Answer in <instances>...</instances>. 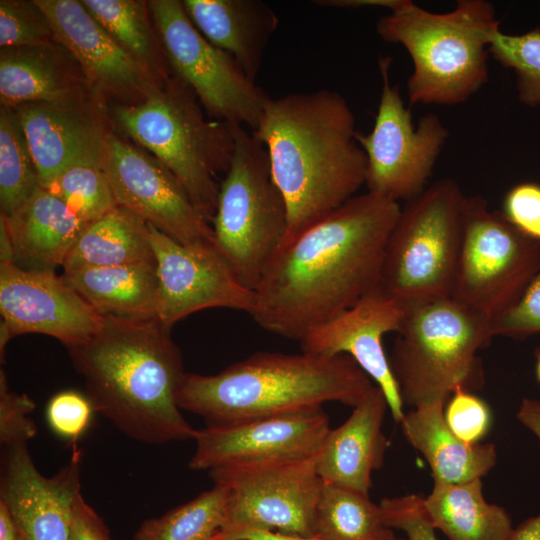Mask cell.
<instances>
[{
  "label": "cell",
  "mask_w": 540,
  "mask_h": 540,
  "mask_svg": "<svg viewBox=\"0 0 540 540\" xmlns=\"http://www.w3.org/2000/svg\"><path fill=\"white\" fill-rule=\"evenodd\" d=\"M82 221L90 223L118 204L98 162L74 165L63 171L48 187Z\"/></svg>",
  "instance_id": "cell-34"
},
{
  "label": "cell",
  "mask_w": 540,
  "mask_h": 540,
  "mask_svg": "<svg viewBox=\"0 0 540 540\" xmlns=\"http://www.w3.org/2000/svg\"><path fill=\"white\" fill-rule=\"evenodd\" d=\"M389 409L375 386L340 426L330 429L316 459V471L326 482L369 494L372 472L381 468L389 441L382 426Z\"/></svg>",
  "instance_id": "cell-23"
},
{
  "label": "cell",
  "mask_w": 540,
  "mask_h": 540,
  "mask_svg": "<svg viewBox=\"0 0 540 540\" xmlns=\"http://www.w3.org/2000/svg\"><path fill=\"white\" fill-rule=\"evenodd\" d=\"M62 276L103 315L157 318L156 262L83 268Z\"/></svg>",
  "instance_id": "cell-27"
},
{
  "label": "cell",
  "mask_w": 540,
  "mask_h": 540,
  "mask_svg": "<svg viewBox=\"0 0 540 540\" xmlns=\"http://www.w3.org/2000/svg\"><path fill=\"white\" fill-rule=\"evenodd\" d=\"M187 16L213 45L230 54L256 79L278 17L261 0H184Z\"/></svg>",
  "instance_id": "cell-24"
},
{
  "label": "cell",
  "mask_w": 540,
  "mask_h": 540,
  "mask_svg": "<svg viewBox=\"0 0 540 540\" xmlns=\"http://www.w3.org/2000/svg\"><path fill=\"white\" fill-rule=\"evenodd\" d=\"M407 307L380 285L354 306L305 336L302 352L350 356L384 393L391 415L400 423L405 412L399 388L383 347V337L399 332Z\"/></svg>",
  "instance_id": "cell-19"
},
{
  "label": "cell",
  "mask_w": 540,
  "mask_h": 540,
  "mask_svg": "<svg viewBox=\"0 0 540 540\" xmlns=\"http://www.w3.org/2000/svg\"><path fill=\"white\" fill-rule=\"evenodd\" d=\"M35 2L47 16L55 40L72 55L90 85L106 101L120 105L138 104L161 86L81 1Z\"/></svg>",
  "instance_id": "cell-18"
},
{
  "label": "cell",
  "mask_w": 540,
  "mask_h": 540,
  "mask_svg": "<svg viewBox=\"0 0 540 540\" xmlns=\"http://www.w3.org/2000/svg\"><path fill=\"white\" fill-rule=\"evenodd\" d=\"M424 506L435 528L449 540H509L514 530L507 511L485 500L481 479L434 482Z\"/></svg>",
  "instance_id": "cell-28"
},
{
  "label": "cell",
  "mask_w": 540,
  "mask_h": 540,
  "mask_svg": "<svg viewBox=\"0 0 540 540\" xmlns=\"http://www.w3.org/2000/svg\"><path fill=\"white\" fill-rule=\"evenodd\" d=\"M69 540H112L104 521L85 501L81 491L73 503Z\"/></svg>",
  "instance_id": "cell-43"
},
{
  "label": "cell",
  "mask_w": 540,
  "mask_h": 540,
  "mask_svg": "<svg viewBox=\"0 0 540 540\" xmlns=\"http://www.w3.org/2000/svg\"><path fill=\"white\" fill-rule=\"evenodd\" d=\"M148 5L172 74L193 90L210 118L254 131L270 96L197 30L182 1Z\"/></svg>",
  "instance_id": "cell-11"
},
{
  "label": "cell",
  "mask_w": 540,
  "mask_h": 540,
  "mask_svg": "<svg viewBox=\"0 0 540 540\" xmlns=\"http://www.w3.org/2000/svg\"><path fill=\"white\" fill-rule=\"evenodd\" d=\"M316 5L337 8L382 7L391 11L396 10L403 0H317Z\"/></svg>",
  "instance_id": "cell-46"
},
{
  "label": "cell",
  "mask_w": 540,
  "mask_h": 540,
  "mask_svg": "<svg viewBox=\"0 0 540 540\" xmlns=\"http://www.w3.org/2000/svg\"><path fill=\"white\" fill-rule=\"evenodd\" d=\"M5 220L13 263L26 270L54 271L88 224L79 219L55 194L39 187Z\"/></svg>",
  "instance_id": "cell-25"
},
{
  "label": "cell",
  "mask_w": 540,
  "mask_h": 540,
  "mask_svg": "<svg viewBox=\"0 0 540 540\" xmlns=\"http://www.w3.org/2000/svg\"><path fill=\"white\" fill-rule=\"evenodd\" d=\"M372 381L348 355L258 352L217 374L185 373L176 401L206 426H219L319 411L328 402L354 408Z\"/></svg>",
  "instance_id": "cell-4"
},
{
  "label": "cell",
  "mask_w": 540,
  "mask_h": 540,
  "mask_svg": "<svg viewBox=\"0 0 540 540\" xmlns=\"http://www.w3.org/2000/svg\"><path fill=\"white\" fill-rule=\"evenodd\" d=\"M491 331L517 339L540 333V268L515 305L491 321Z\"/></svg>",
  "instance_id": "cell-40"
},
{
  "label": "cell",
  "mask_w": 540,
  "mask_h": 540,
  "mask_svg": "<svg viewBox=\"0 0 540 540\" xmlns=\"http://www.w3.org/2000/svg\"><path fill=\"white\" fill-rule=\"evenodd\" d=\"M539 268V241L491 210L482 196H466L453 300L493 321L515 305Z\"/></svg>",
  "instance_id": "cell-10"
},
{
  "label": "cell",
  "mask_w": 540,
  "mask_h": 540,
  "mask_svg": "<svg viewBox=\"0 0 540 540\" xmlns=\"http://www.w3.org/2000/svg\"><path fill=\"white\" fill-rule=\"evenodd\" d=\"M233 132L234 154L211 223L218 249L254 291L285 244L288 210L264 144L243 126L233 125Z\"/></svg>",
  "instance_id": "cell-8"
},
{
  "label": "cell",
  "mask_w": 540,
  "mask_h": 540,
  "mask_svg": "<svg viewBox=\"0 0 540 540\" xmlns=\"http://www.w3.org/2000/svg\"><path fill=\"white\" fill-rule=\"evenodd\" d=\"M397 202L357 194L278 252L254 289L250 315L263 329L301 341L380 285Z\"/></svg>",
  "instance_id": "cell-1"
},
{
  "label": "cell",
  "mask_w": 540,
  "mask_h": 540,
  "mask_svg": "<svg viewBox=\"0 0 540 540\" xmlns=\"http://www.w3.org/2000/svg\"><path fill=\"white\" fill-rule=\"evenodd\" d=\"M213 540H323L318 536L291 535L268 530H244Z\"/></svg>",
  "instance_id": "cell-44"
},
{
  "label": "cell",
  "mask_w": 540,
  "mask_h": 540,
  "mask_svg": "<svg viewBox=\"0 0 540 540\" xmlns=\"http://www.w3.org/2000/svg\"><path fill=\"white\" fill-rule=\"evenodd\" d=\"M466 196L451 178L406 202L389 236L380 286L405 306L450 298Z\"/></svg>",
  "instance_id": "cell-9"
},
{
  "label": "cell",
  "mask_w": 540,
  "mask_h": 540,
  "mask_svg": "<svg viewBox=\"0 0 540 540\" xmlns=\"http://www.w3.org/2000/svg\"><path fill=\"white\" fill-rule=\"evenodd\" d=\"M146 262H156L148 224L117 206L85 226L62 268L65 272Z\"/></svg>",
  "instance_id": "cell-29"
},
{
  "label": "cell",
  "mask_w": 540,
  "mask_h": 540,
  "mask_svg": "<svg viewBox=\"0 0 540 540\" xmlns=\"http://www.w3.org/2000/svg\"><path fill=\"white\" fill-rule=\"evenodd\" d=\"M105 30L160 85L171 76L148 1L81 0Z\"/></svg>",
  "instance_id": "cell-30"
},
{
  "label": "cell",
  "mask_w": 540,
  "mask_h": 540,
  "mask_svg": "<svg viewBox=\"0 0 540 540\" xmlns=\"http://www.w3.org/2000/svg\"><path fill=\"white\" fill-rule=\"evenodd\" d=\"M227 491L214 484L160 517L144 521L133 540H213L223 527Z\"/></svg>",
  "instance_id": "cell-32"
},
{
  "label": "cell",
  "mask_w": 540,
  "mask_h": 540,
  "mask_svg": "<svg viewBox=\"0 0 540 540\" xmlns=\"http://www.w3.org/2000/svg\"><path fill=\"white\" fill-rule=\"evenodd\" d=\"M20 537L9 507L0 499V540H19Z\"/></svg>",
  "instance_id": "cell-48"
},
{
  "label": "cell",
  "mask_w": 540,
  "mask_h": 540,
  "mask_svg": "<svg viewBox=\"0 0 540 540\" xmlns=\"http://www.w3.org/2000/svg\"><path fill=\"white\" fill-rule=\"evenodd\" d=\"M94 408L87 396L65 390L54 395L46 410L51 429L74 443L90 424Z\"/></svg>",
  "instance_id": "cell-41"
},
{
  "label": "cell",
  "mask_w": 540,
  "mask_h": 540,
  "mask_svg": "<svg viewBox=\"0 0 540 540\" xmlns=\"http://www.w3.org/2000/svg\"><path fill=\"white\" fill-rule=\"evenodd\" d=\"M517 418L540 441V401L531 398L523 399L517 411Z\"/></svg>",
  "instance_id": "cell-45"
},
{
  "label": "cell",
  "mask_w": 540,
  "mask_h": 540,
  "mask_svg": "<svg viewBox=\"0 0 540 540\" xmlns=\"http://www.w3.org/2000/svg\"><path fill=\"white\" fill-rule=\"evenodd\" d=\"M50 22L33 1H0V46L12 48L54 42Z\"/></svg>",
  "instance_id": "cell-36"
},
{
  "label": "cell",
  "mask_w": 540,
  "mask_h": 540,
  "mask_svg": "<svg viewBox=\"0 0 540 540\" xmlns=\"http://www.w3.org/2000/svg\"><path fill=\"white\" fill-rule=\"evenodd\" d=\"M19 540H23V539L20 537Z\"/></svg>",
  "instance_id": "cell-51"
},
{
  "label": "cell",
  "mask_w": 540,
  "mask_h": 540,
  "mask_svg": "<svg viewBox=\"0 0 540 540\" xmlns=\"http://www.w3.org/2000/svg\"><path fill=\"white\" fill-rule=\"evenodd\" d=\"M444 406L434 403L405 413L399 424L406 440L423 454L434 482L457 484L481 479L496 464L495 446L460 440L444 420Z\"/></svg>",
  "instance_id": "cell-26"
},
{
  "label": "cell",
  "mask_w": 540,
  "mask_h": 540,
  "mask_svg": "<svg viewBox=\"0 0 540 540\" xmlns=\"http://www.w3.org/2000/svg\"><path fill=\"white\" fill-rule=\"evenodd\" d=\"M390 57L379 59L382 89L377 114L368 134L356 132L366 155L368 192L397 202L409 201L427 187L448 130L435 113L414 125L398 84L390 82Z\"/></svg>",
  "instance_id": "cell-12"
},
{
  "label": "cell",
  "mask_w": 540,
  "mask_h": 540,
  "mask_svg": "<svg viewBox=\"0 0 540 540\" xmlns=\"http://www.w3.org/2000/svg\"><path fill=\"white\" fill-rule=\"evenodd\" d=\"M98 164L118 206L181 244L217 247L212 226L175 176L153 155L111 130L105 137Z\"/></svg>",
  "instance_id": "cell-14"
},
{
  "label": "cell",
  "mask_w": 540,
  "mask_h": 540,
  "mask_svg": "<svg viewBox=\"0 0 540 540\" xmlns=\"http://www.w3.org/2000/svg\"><path fill=\"white\" fill-rule=\"evenodd\" d=\"M26 137L15 111L0 108V208L6 217L18 210L40 187Z\"/></svg>",
  "instance_id": "cell-33"
},
{
  "label": "cell",
  "mask_w": 540,
  "mask_h": 540,
  "mask_svg": "<svg viewBox=\"0 0 540 540\" xmlns=\"http://www.w3.org/2000/svg\"><path fill=\"white\" fill-rule=\"evenodd\" d=\"M107 102L76 105L26 103L13 108L26 137L40 185L48 187L63 171L98 162L111 131Z\"/></svg>",
  "instance_id": "cell-21"
},
{
  "label": "cell",
  "mask_w": 540,
  "mask_h": 540,
  "mask_svg": "<svg viewBox=\"0 0 540 540\" xmlns=\"http://www.w3.org/2000/svg\"><path fill=\"white\" fill-rule=\"evenodd\" d=\"M316 459L209 471L214 484L227 491L224 524L214 538L244 530L313 536L322 484Z\"/></svg>",
  "instance_id": "cell-13"
},
{
  "label": "cell",
  "mask_w": 540,
  "mask_h": 540,
  "mask_svg": "<svg viewBox=\"0 0 540 540\" xmlns=\"http://www.w3.org/2000/svg\"><path fill=\"white\" fill-rule=\"evenodd\" d=\"M509 540H540V513L514 528Z\"/></svg>",
  "instance_id": "cell-47"
},
{
  "label": "cell",
  "mask_w": 540,
  "mask_h": 540,
  "mask_svg": "<svg viewBox=\"0 0 540 540\" xmlns=\"http://www.w3.org/2000/svg\"><path fill=\"white\" fill-rule=\"evenodd\" d=\"M94 411L129 438L163 444L194 439L176 394L185 375L171 329L157 318L104 315L89 340L67 348Z\"/></svg>",
  "instance_id": "cell-3"
},
{
  "label": "cell",
  "mask_w": 540,
  "mask_h": 540,
  "mask_svg": "<svg viewBox=\"0 0 540 540\" xmlns=\"http://www.w3.org/2000/svg\"><path fill=\"white\" fill-rule=\"evenodd\" d=\"M501 213L526 236L540 242V185L524 182L505 195Z\"/></svg>",
  "instance_id": "cell-42"
},
{
  "label": "cell",
  "mask_w": 540,
  "mask_h": 540,
  "mask_svg": "<svg viewBox=\"0 0 540 540\" xmlns=\"http://www.w3.org/2000/svg\"><path fill=\"white\" fill-rule=\"evenodd\" d=\"M407 307L389 358L403 404H446L483 382L477 352L493 338L491 321L450 298Z\"/></svg>",
  "instance_id": "cell-7"
},
{
  "label": "cell",
  "mask_w": 540,
  "mask_h": 540,
  "mask_svg": "<svg viewBox=\"0 0 540 540\" xmlns=\"http://www.w3.org/2000/svg\"><path fill=\"white\" fill-rule=\"evenodd\" d=\"M489 54L516 75L518 99L529 107L540 104V27L520 35L497 30L489 44Z\"/></svg>",
  "instance_id": "cell-35"
},
{
  "label": "cell",
  "mask_w": 540,
  "mask_h": 540,
  "mask_svg": "<svg viewBox=\"0 0 540 540\" xmlns=\"http://www.w3.org/2000/svg\"><path fill=\"white\" fill-rule=\"evenodd\" d=\"M499 29L495 7L486 0H459L445 13L403 0L376 24L382 40L402 45L411 57V105H457L478 92L488 80V48Z\"/></svg>",
  "instance_id": "cell-5"
},
{
  "label": "cell",
  "mask_w": 540,
  "mask_h": 540,
  "mask_svg": "<svg viewBox=\"0 0 540 540\" xmlns=\"http://www.w3.org/2000/svg\"><path fill=\"white\" fill-rule=\"evenodd\" d=\"M536 364H535V373L538 382L540 383V349H537L535 352Z\"/></svg>",
  "instance_id": "cell-49"
},
{
  "label": "cell",
  "mask_w": 540,
  "mask_h": 540,
  "mask_svg": "<svg viewBox=\"0 0 540 540\" xmlns=\"http://www.w3.org/2000/svg\"><path fill=\"white\" fill-rule=\"evenodd\" d=\"M379 507L386 526L401 530L406 540H438L424 497L417 494L387 497L380 501Z\"/></svg>",
  "instance_id": "cell-38"
},
{
  "label": "cell",
  "mask_w": 540,
  "mask_h": 540,
  "mask_svg": "<svg viewBox=\"0 0 540 540\" xmlns=\"http://www.w3.org/2000/svg\"><path fill=\"white\" fill-rule=\"evenodd\" d=\"M329 430L322 410L206 426L196 431L188 466L211 471L311 458Z\"/></svg>",
  "instance_id": "cell-17"
},
{
  "label": "cell",
  "mask_w": 540,
  "mask_h": 540,
  "mask_svg": "<svg viewBox=\"0 0 540 540\" xmlns=\"http://www.w3.org/2000/svg\"><path fill=\"white\" fill-rule=\"evenodd\" d=\"M251 132L267 149L274 182L287 205L285 244L365 184L367 161L355 137V117L335 91L269 97Z\"/></svg>",
  "instance_id": "cell-2"
},
{
  "label": "cell",
  "mask_w": 540,
  "mask_h": 540,
  "mask_svg": "<svg viewBox=\"0 0 540 540\" xmlns=\"http://www.w3.org/2000/svg\"><path fill=\"white\" fill-rule=\"evenodd\" d=\"M444 420L460 440L477 444L488 433L492 415L483 399L471 391L458 389L444 406Z\"/></svg>",
  "instance_id": "cell-37"
},
{
  "label": "cell",
  "mask_w": 540,
  "mask_h": 540,
  "mask_svg": "<svg viewBox=\"0 0 540 540\" xmlns=\"http://www.w3.org/2000/svg\"><path fill=\"white\" fill-rule=\"evenodd\" d=\"M313 532L323 540H393L368 494L322 480Z\"/></svg>",
  "instance_id": "cell-31"
},
{
  "label": "cell",
  "mask_w": 540,
  "mask_h": 540,
  "mask_svg": "<svg viewBox=\"0 0 540 540\" xmlns=\"http://www.w3.org/2000/svg\"><path fill=\"white\" fill-rule=\"evenodd\" d=\"M148 224L158 275L157 319L167 328L209 308L250 314L255 293L238 278L218 247L181 244Z\"/></svg>",
  "instance_id": "cell-16"
},
{
  "label": "cell",
  "mask_w": 540,
  "mask_h": 540,
  "mask_svg": "<svg viewBox=\"0 0 540 540\" xmlns=\"http://www.w3.org/2000/svg\"><path fill=\"white\" fill-rule=\"evenodd\" d=\"M0 499L9 507L23 540H69L72 508L80 490L81 453L52 477L36 468L27 443L4 447Z\"/></svg>",
  "instance_id": "cell-20"
},
{
  "label": "cell",
  "mask_w": 540,
  "mask_h": 540,
  "mask_svg": "<svg viewBox=\"0 0 540 540\" xmlns=\"http://www.w3.org/2000/svg\"><path fill=\"white\" fill-rule=\"evenodd\" d=\"M35 403L26 394L12 391L6 375L0 371V441L4 447L27 443L37 433L30 418Z\"/></svg>",
  "instance_id": "cell-39"
},
{
  "label": "cell",
  "mask_w": 540,
  "mask_h": 540,
  "mask_svg": "<svg viewBox=\"0 0 540 540\" xmlns=\"http://www.w3.org/2000/svg\"><path fill=\"white\" fill-rule=\"evenodd\" d=\"M193 90L172 76L144 101L113 104L111 121L158 159L179 181L198 212L212 222L219 185L231 165L233 125L204 115Z\"/></svg>",
  "instance_id": "cell-6"
},
{
  "label": "cell",
  "mask_w": 540,
  "mask_h": 540,
  "mask_svg": "<svg viewBox=\"0 0 540 540\" xmlns=\"http://www.w3.org/2000/svg\"><path fill=\"white\" fill-rule=\"evenodd\" d=\"M393 540H404V539L395 537Z\"/></svg>",
  "instance_id": "cell-50"
},
{
  "label": "cell",
  "mask_w": 540,
  "mask_h": 540,
  "mask_svg": "<svg viewBox=\"0 0 540 540\" xmlns=\"http://www.w3.org/2000/svg\"><path fill=\"white\" fill-rule=\"evenodd\" d=\"M0 355L15 336L38 333L66 348L86 342L103 326L104 315L55 271L26 270L0 262Z\"/></svg>",
  "instance_id": "cell-15"
},
{
  "label": "cell",
  "mask_w": 540,
  "mask_h": 540,
  "mask_svg": "<svg viewBox=\"0 0 540 540\" xmlns=\"http://www.w3.org/2000/svg\"><path fill=\"white\" fill-rule=\"evenodd\" d=\"M99 98L104 99L90 85L77 61L57 41L1 48V106L13 109L37 102L66 106Z\"/></svg>",
  "instance_id": "cell-22"
}]
</instances>
